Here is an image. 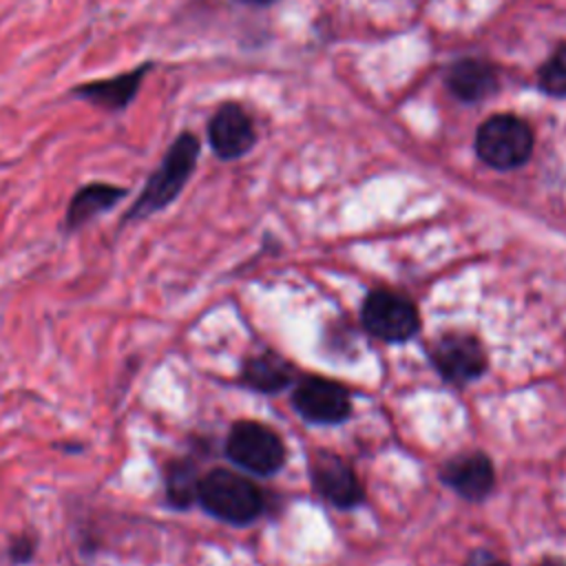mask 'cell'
Instances as JSON below:
<instances>
[{
    "instance_id": "obj_1",
    "label": "cell",
    "mask_w": 566,
    "mask_h": 566,
    "mask_svg": "<svg viewBox=\"0 0 566 566\" xmlns=\"http://www.w3.org/2000/svg\"><path fill=\"white\" fill-rule=\"evenodd\" d=\"M199 139L192 133H181L170 144L166 155L161 157L159 166L150 172L146 186L142 188L139 197L126 212V221L146 219L166 206H170L184 186L188 184L190 175L195 172L197 157H199Z\"/></svg>"
},
{
    "instance_id": "obj_2",
    "label": "cell",
    "mask_w": 566,
    "mask_h": 566,
    "mask_svg": "<svg viewBox=\"0 0 566 566\" xmlns=\"http://www.w3.org/2000/svg\"><path fill=\"white\" fill-rule=\"evenodd\" d=\"M197 500L214 517L230 524L252 522L261 509V491L243 475L228 469H212L199 480Z\"/></svg>"
},
{
    "instance_id": "obj_3",
    "label": "cell",
    "mask_w": 566,
    "mask_h": 566,
    "mask_svg": "<svg viewBox=\"0 0 566 566\" xmlns=\"http://www.w3.org/2000/svg\"><path fill=\"white\" fill-rule=\"evenodd\" d=\"M531 126L511 113L486 117L475 133L478 157L495 170H513L526 164L533 153Z\"/></svg>"
},
{
    "instance_id": "obj_4",
    "label": "cell",
    "mask_w": 566,
    "mask_h": 566,
    "mask_svg": "<svg viewBox=\"0 0 566 566\" xmlns=\"http://www.w3.org/2000/svg\"><path fill=\"white\" fill-rule=\"evenodd\" d=\"M226 453L234 464L259 475L274 473L285 460V447L276 431L252 420L237 422L230 429Z\"/></svg>"
},
{
    "instance_id": "obj_5",
    "label": "cell",
    "mask_w": 566,
    "mask_h": 566,
    "mask_svg": "<svg viewBox=\"0 0 566 566\" xmlns=\"http://www.w3.org/2000/svg\"><path fill=\"white\" fill-rule=\"evenodd\" d=\"M365 327L385 340H407L418 332V312L413 303L400 294L378 290L363 305Z\"/></svg>"
},
{
    "instance_id": "obj_6",
    "label": "cell",
    "mask_w": 566,
    "mask_h": 566,
    "mask_svg": "<svg viewBox=\"0 0 566 566\" xmlns=\"http://www.w3.org/2000/svg\"><path fill=\"white\" fill-rule=\"evenodd\" d=\"M208 142L219 159H239L252 150L256 142L252 117L241 104H221L208 122Z\"/></svg>"
},
{
    "instance_id": "obj_7",
    "label": "cell",
    "mask_w": 566,
    "mask_h": 566,
    "mask_svg": "<svg viewBox=\"0 0 566 566\" xmlns=\"http://www.w3.org/2000/svg\"><path fill=\"white\" fill-rule=\"evenodd\" d=\"M150 62H144L139 66H135L133 71L126 73H117L113 77H104V80H95V82H84L73 86L71 95L88 102L97 108H104L108 113H119L124 108H128V104L137 97L139 86L144 82V77L150 71Z\"/></svg>"
},
{
    "instance_id": "obj_8",
    "label": "cell",
    "mask_w": 566,
    "mask_h": 566,
    "mask_svg": "<svg viewBox=\"0 0 566 566\" xmlns=\"http://www.w3.org/2000/svg\"><path fill=\"white\" fill-rule=\"evenodd\" d=\"M433 363L447 380L464 382L484 371L486 356L473 336L447 334L433 345Z\"/></svg>"
},
{
    "instance_id": "obj_9",
    "label": "cell",
    "mask_w": 566,
    "mask_h": 566,
    "mask_svg": "<svg viewBox=\"0 0 566 566\" xmlns=\"http://www.w3.org/2000/svg\"><path fill=\"white\" fill-rule=\"evenodd\" d=\"M296 411L312 422H340L349 413L347 391L332 380L307 378L294 391Z\"/></svg>"
},
{
    "instance_id": "obj_10",
    "label": "cell",
    "mask_w": 566,
    "mask_h": 566,
    "mask_svg": "<svg viewBox=\"0 0 566 566\" xmlns=\"http://www.w3.org/2000/svg\"><path fill=\"white\" fill-rule=\"evenodd\" d=\"M316 491L336 506H354L363 500V486L354 471L334 453H316L310 469Z\"/></svg>"
},
{
    "instance_id": "obj_11",
    "label": "cell",
    "mask_w": 566,
    "mask_h": 566,
    "mask_svg": "<svg viewBox=\"0 0 566 566\" xmlns=\"http://www.w3.org/2000/svg\"><path fill=\"white\" fill-rule=\"evenodd\" d=\"M444 84L449 93L467 104L482 102L497 91L495 69L480 57H462L447 69Z\"/></svg>"
},
{
    "instance_id": "obj_12",
    "label": "cell",
    "mask_w": 566,
    "mask_h": 566,
    "mask_svg": "<svg viewBox=\"0 0 566 566\" xmlns=\"http://www.w3.org/2000/svg\"><path fill=\"white\" fill-rule=\"evenodd\" d=\"M126 197V188L113 186L106 181H91L82 186L69 201L64 214V228L77 230L84 223L93 221L102 212L115 208Z\"/></svg>"
},
{
    "instance_id": "obj_13",
    "label": "cell",
    "mask_w": 566,
    "mask_h": 566,
    "mask_svg": "<svg viewBox=\"0 0 566 566\" xmlns=\"http://www.w3.org/2000/svg\"><path fill=\"white\" fill-rule=\"evenodd\" d=\"M444 480L464 497L480 500L493 486L491 460L482 453L460 455L444 467Z\"/></svg>"
},
{
    "instance_id": "obj_14",
    "label": "cell",
    "mask_w": 566,
    "mask_h": 566,
    "mask_svg": "<svg viewBox=\"0 0 566 566\" xmlns=\"http://www.w3.org/2000/svg\"><path fill=\"white\" fill-rule=\"evenodd\" d=\"M243 382L259 391H279L290 382V367L274 354H259L245 363Z\"/></svg>"
},
{
    "instance_id": "obj_15",
    "label": "cell",
    "mask_w": 566,
    "mask_h": 566,
    "mask_svg": "<svg viewBox=\"0 0 566 566\" xmlns=\"http://www.w3.org/2000/svg\"><path fill=\"white\" fill-rule=\"evenodd\" d=\"M199 478L190 462L177 460L166 471V495L172 506L186 509L197 500Z\"/></svg>"
},
{
    "instance_id": "obj_16",
    "label": "cell",
    "mask_w": 566,
    "mask_h": 566,
    "mask_svg": "<svg viewBox=\"0 0 566 566\" xmlns=\"http://www.w3.org/2000/svg\"><path fill=\"white\" fill-rule=\"evenodd\" d=\"M537 82L546 95L566 97V44H557V49L539 66Z\"/></svg>"
},
{
    "instance_id": "obj_17",
    "label": "cell",
    "mask_w": 566,
    "mask_h": 566,
    "mask_svg": "<svg viewBox=\"0 0 566 566\" xmlns=\"http://www.w3.org/2000/svg\"><path fill=\"white\" fill-rule=\"evenodd\" d=\"M467 566H506V562L486 548H478L469 555Z\"/></svg>"
},
{
    "instance_id": "obj_18",
    "label": "cell",
    "mask_w": 566,
    "mask_h": 566,
    "mask_svg": "<svg viewBox=\"0 0 566 566\" xmlns=\"http://www.w3.org/2000/svg\"><path fill=\"white\" fill-rule=\"evenodd\" d=\"M33 555V544L29 542V539H15L13 542V546H11V557L15 559V562H27L29 557Z\"/></svg>"
},
{
    "instance_id": "obj_19",
    "label": "cell",
    "mask_w": 566,
    "mask_h": 566,
    "mask_svg": "<svg viewBox=\"0 0 566 566\" xmlns=\"http://www.w3.org/2000/svg\"><path fill=\"white\" fill-rule=\"evenodd\" d=\"M239 2H245V4H256V7H268V4H272V2H276V0H239Z\"/></svg>"
},
{
    "instance_id": "obj_20",
    "label": "cell",
    "mask_w": 566,
    "mask_h": 566,
    "mask_svg": "<svg viewBox=\"0 0 566 566\" xmlns=\"http://www.w3.org/2000/svg\"><path fill=\"white\" fill-rule=\"evenodd\" d=\"M539 566H566V564L559 559H544Z\"/></svg>"
}]
</instances>
